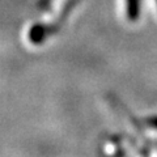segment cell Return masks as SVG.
I'll return each mask as SVG.
<instances>
[{
    "label": "cell",
    "mask_w": 157,
    "mask_h": 157,
    "mask_svg": "<svg viewBox=\"0 0 157 157\" xmlns=\"http://www.w3.org/2000/svg\"><path fill=\"white\" fill-rule=\"evenodd\" d=\"M127 16L130 20H135L139 16V0H127Z\"/></svg>",
    "instance_id": "2"
},
{
    "label": "cell",
    "mask_w": 157,
    "mask_h": 157,
    "mask_svg": "<svg viewBox=\"0 0 157 157\" xmlns=\"http://www.w3.org/2000/svg\"><path fill=\"white\" fill-rule=\"evenodd\" d=\"M47 29L42 25V24H36L30 28V32H29V39L33 43H43L45 38L47 37Z\"/></svg>",
    "instance_id": "1"
},
{
    "label": "cell",
    "mask_w": 157,
    "mask_h": 157,
    "mask_svg": "<svg viewBox=\"0 0 157 157\" xmlns=\"http://www.w3.org/2000/svg\"><path fill=\"white\" fill-rule=\"evenodd\" d=\"M148 127H152V128L157 130V117H152V118H148V119L145 121Z\"/></svg>",
    "instance_id": "3"
}]
</instances>
